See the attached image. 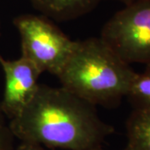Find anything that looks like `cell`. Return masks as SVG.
Here are the masks:
<instances>
[{
    "label": "cell",
    "mask_w": 150,
    "mask_h": 150,
    "mask_svg": "<svg viewBox=\"0 0 150 150\" xmlns=\"http://www.w3.org/2000/svg\"><path fill=\"white\" fill-rule=\"evenodd\" d=\"M126 98L134 108H150V64L135 76Z\"/></svg>",
    "instance_id": "8"
},
{
    "label": "cell",
    "mask_w": 150,
    "mask_h": 150,
    "mask_svg": "<svg viewBox=\"0 0 150 150\" xmlns=\"http://www.w3.org/2000/svg\"><path fill=\"white\" fill-rule=\"evenodd\" d=\"M14 139L8 125L0 123V150H13Z\"/></svg>",
    "instance_id": "9"
},
{
    "label": "cell",
    "mask_w": 150,
    "mask_h": 150,
    "mask_svg": "<svg viewBox=\"0 0 150 150\" xmlns=\"http://www.w3.org/2000/svg\"><path fill=\"white\" fill-rule=\"evenodd\" d=\"M137 73L100 38L76 41L57 75L61 86L93 105L117 106L127 97Z\"/></svg>",
    "instance_id": "2"
},
{
    "label": "cell",
    "mask_w": 150,
    "mask_h": 150,
    "mask_svg": "<svg viewBox=\"0 0 150 150\" xmlns=\"http://www.w3.org/2000/svg\"><path fill=\"white\" fill-rule=\"evenodd\" d=\"M5 116L4 115V113L2 112V110H1V108H0V123H5Z\"/></svg>",
    "instance_id": "12"
},
{
    "label": "cell",
    "mask_w": 150,
    "mask_h": 150,
    "mask_svg": "<svg viewBox=\"0 0 150 150\" xmlns=\"http://www.w3.org/2000/svg\"><path fill=\"white\" fill-rule=\"evenodd\" d=\"M99 38L127 64H150V0L125 5L104 24Z\"/></svg>",
    "instance_id": "4"
},
{
    "label": "cell",
    "mask_w": 150,
    "mask_h": 150,
    "mask_svg": "<svg viewBox=\"0 0 150 150\" xmlns=\"http://www.w3.org/2000/svg\"><path fill=\"white\" fill-rule=\"evenodd\" d=\"M14 150H54L50 149L48 148H45L41 145L34 144H30V143H24L21 142L20 144Z\"/></svg>",
    "instance_id": "10"
},
{
    "label": "cell",
    "mask_w": 150,
    "mask_h": 150,
    "mask_svg": "<svg viewBox=\"0 0 150 150\" xmlns=\"http://www.w3.org/2000/svg\"><path fill=\"white\" fill-rule=\"evenodd\" d=\"M42 15L54 21H69L83 16L102 0H29Z\"/></svg>",
    "instance_id": "6"
},
{
    "label": "cell",
    "mask_w": 150,
    "mask_h": 150,
    "mask_svg": "<svg viewBox=\"0 0 150 150\" xmlns=\"http://www.w3.org/2000/svg\"><path fill=\"white\" fill-rule=\"evenodd\" d=\"M8 125L15 139L50 149H98L114 132L96 106L62 86L44 84Z\"/></svg>",
    "instance_id": "1"
},
{
    "label": "cell",
    "mask_w": 150,
    "mask_h": 150,
    "mask_svg": "<svg viewBox=\"0 0 150 150\" xmlns=\"http://www.w3.org/2000/svg\"><path fill=\"white\" fill-rule=\"evenodd\" d=\"M95 150H103V149L102 148H100V149H95ZM123 150H129V149H128V148H125Z\"/></svg>",
    "instance_id": "13"
},
{
    "label": "cell",
    "mask_w": 150,
    "mask_h": 150,
    "mask_svg": "<svg viewBox=\"0 0 150 150\" xmlns=\"http://www.w3.org/2000/svg\"><path fill=\"white\" fill-rule=\"evenodd\" d=\"M129 150H150V108H134L126 123Z\"/></svg>",
    "instance_id": "7"
},
{
    "label": "cell",
    "mask_w": 150,
    "mask_h": 150,
    "mask_svg": "<svg viewBox=\"0 0 150 150\" xmlns=\"http://www.w3.org/2000/svg\"><path fill=\"white\" fill-rule=\"evenodd\" d=\"M13 23L20 36L21 56L31 61L42 74H59L76 41L42 14H21Z\"/></svg>",
    "instance_id": "3"
},
{
    "label": "cell",
    "mask_w": 150,
    "mask_h": 150,
    "mask_svg": "<svg viewBox=\"0 0 150 150\" xmlns=\"http://www.w3.org/2000/svg\"><path fill=\"white\" fill-rule=\"evenodd\" d=\"M0 66L4 74V89L0 108L8 119L14 118L35 95L42 73L26 58L8 60L0 55Z\"/></svg>",
    "instance_id": "5"
},
{
    "label": "cell",
    "mask_w": 150,
    "mask_h": 150,
    "mask_svg": "<svg viewBox=\"0 0 150 150\" xmlns=\"http://www.w3.org/2000/svg\"><path fill=\"white\" fill-rule=\"evenodd\" d=\"M116 1H118V2L123 3L124 5H128V4H130L134 3V2L137 1V0H116Z\"/></svg>",
    "instance_id": "11"
}]
</instances>
